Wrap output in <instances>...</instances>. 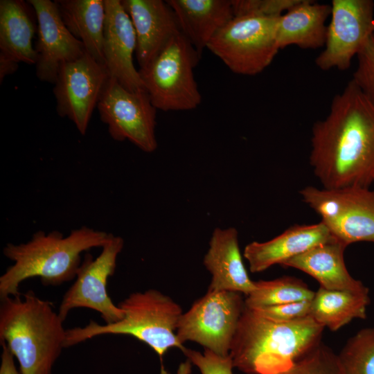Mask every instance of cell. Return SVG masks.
Listing matches in <instances>:
<instances>
[{
    "instance_id": "obj_1",
    "label": "cell",
    "mask_w": 374,
    "mask_h": 374,
    "mask_svg": "<svg viewBox=\"0 0 374 374\" xmlns=\"http://www.w3.org/2000/svg\"><path fill=\"white\" fill-rule=\"evenodd\" d=\"M310 164L323 188L374 181V105L353 80L312 128Z\"/></svg>"
},
{
    "instance_id": "obj_2",
    "label": "cell",
    "mask_w": 374,
    "mask_h": 374,
    "mask_svg": "<svg viewBox=\"0 0 374 374\" xmlns=\"http://www.w3.org/2000/svg\"><path fill=\"white\" fill-rule=\"evenodd\" d=\"M324 327L312 316L278 322L244 308L231 341L233 368L244 374H279L321 341Z\"/></svg>"
},
{
    "instance_id": "obj_3",
    "label": "cell",
    "mask_w": 374,
    "mask_h": 374,
    "mask_svg": "<svg viewBox=\"0 0 374 374\" xmlns=\"http://www.w3.org/2000/svg\"><path fill=\"white\" fill-rule=\"evenodd\" d=\"M112 235L82 226L66 236L59 231H38L25 243H7L3 253L14 263L0 276V299L21 294L19 285L28 278L38 277L43 285L53 286L73 280L82 253L102 248Z\"/></svg>"
},
{
    "instance_id": "obj_4",
    "label": "cell",
    "mask_w": 374,
    "mask_h": 374,
    "mask_svg": "<svg viewBox=\"0 0 374 374\" xmlns=\"http://www.w3.org/2000/svg\"><path fill=\"white\" fill-rule=\"evenodd\" d=\"M0 300V343L17 359L20 373L51 374L66 330L52 303L31 290Z\"/></svg>"
},
{
    "instance_id": "obj_5",
    "label": "cell",
    "mask_w": 374,
    "mask_h": 374,
    "mask_svg": "<svg viewBox=\"0 0 374 374\" xmlns=\"http://www.w3.org/2000/svg\"><path fill=\"white\" fill-rule=\"evenodd\" d=\"M118 305L123 318L116 323L100 325L91 320L84 327L66 330L64 348L102 335H130L148 345L160 357L171 348L183 351L186 347L177 337L181 306L170 296L150 289L131 293Z\"/></svg>"
},
{
    "instance_id": "obj_6",
    "label": "cell",
    "mask_w": 374,
    "mask_h": 374,
    "mask_svg": "<svg viewBox=\"0 0 374 374\" xmlns=\"http://www.w3.org/2000/svg\"><path fill=\"white\" fill-rule=\"evenodd\" d=\"M201 57L181 33L144 69H139L152 105L163 112L197 108L202 96L194 76Z\"/></svg>"
},
{
    "instance_id": "obj_7",
    "label": "cell",
    "mask_w": 374,
    "mask_h": 374,
    "mask_svg": "<svg viewBox=\"0 0 374 374\" xmlns=\"http://www.w3.org/2000/svg\"><path fill=\"white\" fill-rule=\"evenodd\" d=\"M279 17H234L207 45L234 73L255 75L271 64L280 48L276 39Z\"/></svg>"
},
{
    "instance_id": "obj_8",
    "label": "cell",
    "mask_w": 374,
    "mask_h": 374,
    "mask_svg": "<svg viewBox=\"0 0 374 374\" xmlns=\"http://www.w3.org/2000/svg\"><path fill=\"white\" fill-rule=\"evenodd\" d=\"M299 194L339 242L346 246L374 242V190L370 187L319 189L309 186Z\"/></svg>"
},
{
    "instance_id": "obj_9",
    "label": "cell",
    "mask_w": 374,
    "mask_h": 374,
    "mask_svg": "<svg viewBox=\"0 0 374 374\" xmlns=\"http://www.w3.org/2000/svg\"><path fill=\"white\" fill-rule=\"evenodd\" d=\"M244 308L240 293L207 291L182 314L177 337L181 344L194 341L219 355L227 356Z\"/></svg>"
},
{
    "instance_id": "obj_10",
    "label": "cell",
    "mask_w": 374,
    "mask_h": 374,
    "mask_svg": "<svg viewBox=\"0 0 374 374\" xmlns=\"http://www.w3.org/2000/svg\"><path fill=\"white\" fill-rule=\"evenodd\" d=\"M100 118L115 141H129L141 150L157 148V109L146 90L132 91L109 78L97 105Z\"/></svg>"
},
{
    "instance_id": "obj_11",
    "label": "cell",
    "mask_w": 374,
    "mask_h": 374,
    "mask_svg": "<svg viewBox=\"0 0 374 374\" xmlns=\"http://www.w3.org/2000/svg\"><path fill=\"white\" fill-rule=\"evenodd\" d=\"M124 240L112 235L95 258L89 253L78 271L75 280L64 294L58 314L63 321L73 308H87L99 312L105 324L121 321L123 311L108 295V279L115 272L116 260L123 250Z\"/></svg>"
},
{
    "instance_id": "obj_12",
    "label": "cell",
    "mask_w": 374,
    "mask_h": 374,
    "mask_svg": "<svg viewBox=\"0 0 374 374\" xmlns=\"http://www.w3.org/2000/svg\"><path fill=\"white\" fill-rule=\"evenodd\" d=\"M109 78L105 65L87 52L60 68L53 88L56 111L60 116L71 121L82 135L87 133Z\"/></svg>"
},
{
    "instance_id": "obj_13",
    "label": "cell",
    "mask_w": 374,
    "mask_h": 374,
    "mask_svg": "<svg viewBox=\"0 0 374 374\" xmlns=\"http://www.w3.org/2000/svg\"><path fill=\"white\" fill-rule=\"evenodd\" d=\"M323 50L315 59L322 71H346L373 34L374 2L372 0H332Z\"/></svg>"
},
{
    "instance_id": "obj_14",
    "label": "cell",
    "mask_w": 374,
    "mask_h": 374,
    "mask_svg": "<svg viewBox=\"0 0 374 374\" xmlns=\"http://www.w3.org/2000/svg\"><path fill=\"white\" fill-rule=\"evenodd\" d=\"M28 2L35 10L37 24L36 76L42 82L54 84L61 65L80 57L86 50L66 28L55 1Z\"/></svg>"
},
{
    "instance_id": "obj_15",
    "label": "cell",
    "mask_w": 374,
    "mask_h": 374,
    "mask_svg": "<svg viewBox=\"0 0 374 374\" xmlns=\"http://www.w3.org/2000/svg\"><path fill=\"white\" fill-rule=\"evenodd\" d=\"M104 1L106 15L103 56L109 76L130 91L145 90L133 62L136 38L130 17L121 0Z\"/></svg>"
},
{
    "instance_id": "obj_16",
    "label": "cell",
    "mask_w": 374,
    "mask_h": 374,
    "mask_svg": "<svg viewBox=\"0 0 374 374\" xmlns=\"http://www.w3.org/2000/svg\"><path fill=\"white\" fill-rule=\"evenodd\" d=\"M136 38L135 55L139 69L145 68L175 37L181 33L176 15L163 0H121Z\"/></svg>"
},
{
    "instance_id": "obj_17",
    "label": "cell",
    "mask_w": 374,
    "mask_h": 374,
    "mask_svg": "<svg viewBox=\"0 0 374 374\" xmlns=\"http://www.w3.org/2000/svg\"><path fill=\"white\" fill-rule=\"evenodd\" d=\"M336 240L321 222L295 224L265 242L253 241L244 247L243 256L253 273L282 264L314 247Z\"/></svg>"
},
{
    "instance_id": "obj_18",
    "label": "cell",
    "mask_w": 374,
    "mask_h": 374,
    "mask_svg": "<svg viewBox=\"0 0 374 374\" xmlns=\"http://www.w3.org/2000/svg\"><path fill=\"white\" fill-rule=\"evenodd\" d=\"M203 263L211 274L208 292L230 291L248 296L255 290L243 262L236 229H214Z\"/></svg>"
},
{
    "instance_id": "obj_19",
    "label": "cell",
    "mask_w": 374,
    "mask_h": 374,
    "mask_svg": "<svg viewBox=\"0 0 374 374\" xmlns=\"http://www.w3.org/2000/svg\"><path fill=\"white\" fill-rule=\"evenodd\" d=\"M347 247L337 240L321 244L282 264L301 270L315 278L320 287L330 290L354 292H369L348 272L344 251Z\"/></svg>"
},
{
    "instance_id": "obj_20",
    "label": "cell",
    "mask_w": 374,
    "mask_h": 374,
    "mask_svg": "<svg viewBox=\"0 0 374 374\" xmlns=\"http://www.w3.org/2000/svg\"><path fill=\"white\" fill-rule=\"evenodd\" d=\"M181 33L199 56L213 36L233 17L231 0H167Z\"/></svg>"
},
{
    "instance_id": "obj_21",
    "label": "cell",
    "mask_w": 374,
    "mask_h": 374,
    "mask_svg": "<svg viewBox=\"0 0 374 374\" xmlns=\"http://www.w3.org/2000/svg\"><path fill=\"white\" fill-rule=\"evenodd\" d=\"M331 14V6L311 0H299L279 17L276 28L278 46L283 49L294 45L303 49L324 46L326 20Z\"/></svg>"
},
{
    "instance_id": "obj_22",
    "label": "cell",
    "mask_w": 374,
    "mask_h": 374,
    "mask_svg": "<svg viewBox=\"0 0 374 374\" xmlns=\"http://www.w3.org/2000/svg\"><path fill=\"white\" fill-rule=\"evenodd\" d=\"M35 10L22 0L0 1V55L35 64L33 39L37 30Z\"/></svg>"
},
{
    "instance_id": "obj_23",
    "label": "cell",
    "mask_w": 374,
    "mask_h": 374,
    "mask_svg": "<svg viewBox=\"0 0 374 374\" xmlns=\"http://www.w3.org/2000/svg\"><path fill=\"white\" fill-rule=\"evenodd\" d=\"M62 21L84 46L86 52L105 64L103 37L105 22L104 0H55Z\"/></svg>"
},
{
    "instance_id": "obj_24",
    "label": "cell",
    "mask_w": 374,
    "mask_h": 374,
    "mask_svg": "<svg viewBox=\"0 0 374 374\" xmlns=\"http://www.w3.org/2000/svg\"><path fill=\"white\" fill-rule=\"evenodd\" d=\"M369 292L330 290L319 287L312 300L311 316L324 328L336 331L354 319L366 318Z\"/></svg>"
},
{
    "instance_id": "obj_25",
    "label": "cell",
    "mask_w": 374,
    "mask_h": 374,
    "mask_svg": "<svg viewBox=\"0 0 374 374\" xmlns=\"http://www.w3.org/2000/svg\"><path fill=\"white\" fill-rule=\"evenodd\" d=\"M254 284L255 290L244 299V305L251 309L312 300L315 294L303 281L291 276Z\"/></svg>"
},
{
    "instance_id": "obj_26",
    "label": "cell",
    "mask_w": 374,
    "mask_h": 374,
    "mask_svg": "<svg viewBox=\"0 0 374 374\" xmlns=\"http://www.w3.org/2000/svg\"><path fill=\"white\" fill-rule=\"evenodd\" d=\"M337 356L344 374H374V326L350 337Z\"/></svg>"
},
{
    "instance_id": "obj_27",
    "label": "cell",
    "mask_w": 374,
    "mask_h": 374,
    "mask_svg": "<svg viewBox=\"0 0 374 374\" xmlns=\"http://www.w3.org/2000/svg\"><path fill=\"white\" fill-rule=\"evenodd\" d=\"M279 374H344L337 354L322 341Z\"/></svg>"
},
{
    "instance_id": "obj_28",
    "label": "cell",
    "mask_w": 374,
    "mask_h": 374,
    "mask_svg": "<svg viewBox=\"0 0 374 374\" xmlns=\"http://www.w3.org/2000/svg\"><path fill=\"white\" fill-rule=\"evenodd\" d=\"M357 65L353 80L374 105V37L366 39L357 55Z\"/></svg>"
},
{
    "instance_id": "obj_29",
    "label": "cell",
    "mask_w": 374,
    "mask_h": 374,
    "mask_svg": "<svg viewBox=\"0 0 374 374\" xmlns=\"http://www.w3.org/2000/svg\"><path fill=\"white\" fill-rule=\"evenodd\" d=\"M299 0H231L234 17L260 15L280 17Z\"/></svg>"
},
{
    "instance_id": "obj_30",
    "label": "cell",
    "mask_w": 374,
    "mask_h": 374,
    "mask_svg": "<svg viewBox=\"0 0 374 374\" xmlns=\"http://www.w3.org/2000/svg\"><path fill=\"white\" fill-rule=\"evenodd\" d=\"M183 353L202 374H233L230 355L221 356L204 348V353L186 348Z\"/></svg>"
},
{
    "instance_id": "obj_31",
    "label": "cell",
    "mask_w": 374,
    "mask_h": 374,
    "mask_svg": "<svg viewBox=\"0 0 374 374\" xmlns=\"http://www.w3.org/2000/svg\"><path fill=\"white\" fill-rule=\"evenodd\" d=\"M312 300L296 301L252 310L275 321L292 322L311 316Z\"/></svg>"
},
{
    "instance_id": "obj_32",
    "label": "cell",
    "mask_w": 374,
    "mask_h": 374,
    "mask_svg": "<svg viewBox=\"0 0 374 374\" xmlns=\"http://www.w3.org/2000/svg\"><path fill=\"white\" fill-rule=\"evenodd\" d=\"M2 353L1 355L0 374H21L17 370L12 355L4 342H1Z\"/></svg>"
},
{
    "instance_id": "obj_33",
    "label": "cell",
    "mask_w": 374,
    "mask_h": 374,
    "mask_svg": "<svg viewBox=\"0 0 374 374\" xmlns=\"http://www.w3.org/2000/svg\"><path fill=\"white\" fill-rule=\"evenodd\" d=\"M18 67L19 62L0 55V82H1L6 76L15 73Z\"/></svg>"
},
{
    "instance_id": "obj_34",
    "label": "cell",
    "mask_w": 374,
    "mask_h": 374,
    "mask_svg": "<svg viewBox=\"0 0 374 374\" xmlns=\"http://www.w3.org/2000/svg\"><path fill=\"white\" fill-rule=\"evenodd\" d=\"M191 367L192 363L187 359L185 362L179 364L177 374H190Z\"/></svg>"
},
{
    "instance_id": "obj_35",
    "label": "cell",
    "mask_w": 374,
    "mask_h": 374,
    "mask_svg": "<svg viewBox=\"0 0 374 374\" xmlns=\"http://www.w3.org/2000/svg\"><path fill=\"white\" fill-rule=\"evenodd\" d=\"M373 36L374 37V26H373Z\"/></svg>"
},
{
    "instance_id": "obj_36",
    "label": "cell",
    "mask_w": 374,
    "mask_h": 374,
    "mask_svg": "<svg viewBox=\"0 0 374 374\" xmlns=\"http://www.w3.org/2000/svg\"><path fill=\"white\" fill-rule=\"evenodd\" d=\"M373 184H374V181H373Z\"/></svg>"
}]
</instances>
